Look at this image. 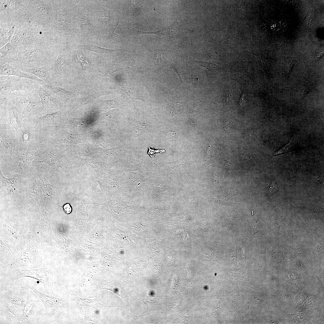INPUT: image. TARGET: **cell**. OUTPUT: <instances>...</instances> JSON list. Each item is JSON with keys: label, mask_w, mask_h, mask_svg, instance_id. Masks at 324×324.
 I'll use <instances>...</instances> for the list:
<instances>
[{"label": "cell", "mask_w": 324, "mask_h": 324, "mask_svg": "<svg viewBox=\"0 0 324 324\" xmlns=\"http://www.w3.org/2000/svg\"><path fill=\"white\" fill-rule=\"evenodd\" d=\"M1 98L6 99L17 107L25 117L30 118L42 114L40 98L34 91H15Z\"/></svg>", "instance_id": "obj_1"}, {"label": "cell", "mask_w": 324, "mask_h": 324, "mask_svg": "<svg viewBox=\"0 0 324 324\" xmlns=\"http://www.w3.org/2000/svg\"><path fill=\"white\" fill-rule=\"evenodd\" d=\"M37 82L13 76L4 75L0 76V96L6 97L15 91L32 90L34 91Z\"/></svg>", "instance_id": "obj_2"}, {"label": "cell", "mask_w": 324, "mask_h": 324, "mask_svg": "<svg viewBox=\"0 0 324 324\" xmlns=\"http://www.w3.org/2000/svg\"><path fill=\"white\" fill-rule=\"evenodd\" d=\"M7 277L11 281H14L23 278L29 277L39 281L46 290L51 289L52 287V276L50 272L45 270L18 271L10 274Z\"/></svg>", "instance_id": "obj_3"}, {"label": "cell", "mask_w": 324, "mask_h": 324, "mask_svg": "<svg viewBox=\"0 0 324 324\" xmlns=\"http://www.w3.org/2000/svg\"><path fill=\"white\" fill-rule=\"evenodd\" d=\"M26 288H9L0 292V303L12 304L23 308L30 295Z\"/></svg>", "instance_id": "obj_4"}, {"label": "cell", "mask_w": 324, "mask_h": 324, "mask_svg": "<svg viewBox=\"0 0 324 324\" xmlns=\"http://www.w3.org/2000/svg\"><path fill=\"white\" fill-rule=\"evenodd\" d=\"M22 308L0 303V323L19 324Z\"/></svg>", "instance_id": "obj_5"}, {"label": "cell", "mask_w": 324, "mask_h": 324, "mask_svg": "<svg viewBox=\"0 0 324 324\" xmlns=\"http://www.w3.org/2000/svg\"><path fill=\"white\" fill-rule=\"evenodd\" d=\"M34 91L39 96L42 105V114L56 108L58 104V100L48 93L38 82L35 86Z\"/></svg>", "instance_id": "obj_6"}, {"label": "cell", "mask_w": 324, "mask_h": 324, "mask_svg": "<svg viewBox=\"0 0 324 324\" xmlns=\"http://www.w3.org/2000/svg\"><path fill=\"white\" fill-rule=\"evenodd\" d=\"M37 304L36 300L30 296L22 309L19 324L32 323L37 310Z\"/></svg>", "instance_id": "obj_7"}, {"label": "cell", "mask_w": 324, "mask_h": 324, "mask_svg": "<svg viewBox=\"0 0 324 324\" xmlns=\"http://www.w3.org/2000/svg\"><path fill=\"white\" fill-rule=\"evenodd\" d=\"M0 75L16 76L19 78L30 79L38 82L40 85L45 83L43 80L38 77L29 75L17 68H13L9 64L0 65Z\"/></svg>", "instance_id": "obj_8"}, {"label": "cell", "mask_w": 324, "mask_h": 324, "mask_svg": "<svg viewBox=\"0 0 324 324\" xmlns=\"http://www.w3.org/2000/svg\"><path fill=\"white\" fill-rule=\"evenodd\" d=\"M38 297L43 303L46 313H49L59 304L61 300L46 295L37 290L32 285L27 286Z\"/></svg>", "instance_id": "obj_9"}, {"label": "cell", "mask_w": 324, "mask_h": 324, "mask_svg": "<svg viewBox=\"0 0 324 324\" xmlns=\"http://www.w3.org/2000/svg\"><path fill=\"white\" fill-rule=\"evenodd\" d=\"M41 85L50 95L52 94L58 99L71 98L76 95L75 93L68 91L57 84L49 85L44 83Z\"/></svg>", "instance_id": "obj_10"}, {"label": "cell", "mask_w": 324, "mask_h": 324, "mask_svg": "<svg viewBox=\"0 0 324 324\" xmlns=\"http://www.w3.org/2000/svg\"><path fill=\"white\" fill-rule=\"evenodd\" d=\"M20 71L32 74L42 80L45 83L51 85V73L52 69L49 66L32 68H23Z\"/></svg>", "instance_id": "obj_11"}, {"label": "cell", "mask_w": 324, "mask_h": 324, "mask_svg": "<svg viewBox=\"0 0 324 324\" xmlns=\"http://www.w3.org/2000/svg\"><path fill=\"white\" fill-rule=\"evenodd\" d=\"M67 64L64 55L62 52L59 53L55 61L53 73L51 74V81L53 80L59 79L63 76L67 72Z\"/></svg>", "instance_id": "obj_12"}, {"label": "cell", "mask_w": 324, "mask_h": 324, "mask_svg": "<svg viewBox=\"0 0 324 324\" xmlns=\"http://www.w3.org/2000/svg\"><path fill=\"white\" fill-rule=\"evenodd\" d=\"M38 176L41 182L44 203L46 204H49L52 200L54 186L50 184L42 175L39 174Z\"/></svg>", "instance_id": "obj_13"}, {"label": "cell", "mask_w": 324, "mask_h": 324, "mask_svg": "<svg viewBox=\"0 0 324 324\" xmlns=\"http://www.w3.org/2000/svg\"><path fill=\"white\" fill-rule=\"evenodd\" d=\"M61 112H56L52 113L45 114L42 116L36 117L35 119V122L37 124L41 126H47L52 124L60 116Z\"/></svg>", "instance_id": "obj_14"}, {"label": "cell", "mask_w": 324, "mask_h": 324, "mask_svg": "<svg viewBox=\"0 0 324 324\" xmlns=\"http://www.w3.org/2000/svg\"><path fill=\"white\" fill-rule=\"evenodd\" d=\"M0 179L2 184L5 188L8 193L13 192L15 190L16 182L14 177L11 178H6L3 175L0 170Z\"/></svg>", "instance_id": "obj_15"}, {"label": "cell", "mask_w": 324, "mask_h": 324, "mask_svg": "<svg viewBox=\"0 0 324 324\" xmlns=\"http://www.w3.org/2000/svg\"><path fill=\"white\" fill-rule=\"evenodd\" d=\"M77 47L80 49L94 51L101 54L111 52L115 51V50L106 49L92 45L78 44L77 45Z\"/></svg>", "instance_id": "obj_16"}, {"label": "cell", "mask_w": 324, "mask_h": 324, "mask_svg": "<svg viewBox=\"0 0 324 324\" xmlns=\"http://www.w3.org/2000/svg\"><path fill=\"white\" fill-rule=\"evenodd\" d=\"M38 148V146H31L28 148L23 157L22 162L24 164H28L32 160Z\"/></svg>", "instance_id": "obj_17"}, {"label": "cell", "mask_w": 324, "mask_h": 324, "mask_svg": "<svg viewBox=\"0 0 324 324\" xmlns=\"http://www.w3.org/2000/svg\"><path fill=\"white\" fill-rule=\"evenodd\" d=\"M295 141V138L293 136L289 142L284 147L282 148L274 153V155L277 156L290 152L293 148Z\"/></svg>", "instance_id": "obj_18"}, {"label": "cell", "mask_w": 324, "mask_h": 324, "mask_svg": "<svg viewBox=\"0 0 324 324\" xmlns=\"http://www.w3.org/2000/svg\"><path fill=\"white\" fill-rule=\"evenodd\" d=\"M2 147L4 151L11 154L15 149L14 143L13 140L11 138H6L3 141Z\"/></svg>", "instance_id": "obj_19"}, {"label": "cell", "mask_w": 324, "mask_h": 324, "mask_svg": "<svg viewBox=\"0 0 324 324\" xmlns=\"http://www.w3.org/2000/svg\"><path fill=\"white\" fill-rule=\"evenodd\" d=\"M194 62L200 64L201 66L206 68L208 70L214 71L219 69L221 67L219 66L216 64L211 62H203L195 59Z\"/></svg>", "instance_id": "obj_20"}, {"label": "cell", "mask_w": 324, "mask_h": 324, "mask_svg": "<svg viewBox=\"0 0 324 324\" xmlns=\"http://www.w3.org/2000/svg\"><path fill=\"white\" fill-rule=\"evenodd\" d=\"M28 200L31 202H38V193L36 188L32 187L29 190Z\"/></svg>", "instance_id": "obj_21"}, {"label": "cell", "mask_w": 324, "mask_h": 324, "mask_svg": "<svg viewBox=\"0 0 324 324\" xmlns=\"http://www.w3.org/2000/svg\"><path fill=\"white\" fill-rule=\"evenodd\" d=\"M188 82L195 88L199 87L201 85L198 78L195 76H192L191 78L188 80Z\"/></svg>", "instance_id": "obj_22"}, {"label": "cell", "mask_w": 324, "mask_h": 324, "mask_svg": "<svg viewBox=\"0 0 324 324\" xmlns=\"http://www.w3.org/2000/svg\"><path fill=\"white\" fill-rule=\"evenodd\" d=\"M183 104L182 102H178L174 104L170 103V105L174 109L175 112H178L183 110Z\"/></svg>", "instance_id": "obj_23"}, {"label": "cell", "mask_w": 324, "mask_h": 324, "mask_svg": "<svg viewBox=\"0 0 324 324\" xmlns=\"http://www.w3.org/2000/svg\"><path fill=\"white\" fill-rule=\"evenodd\" d=\"M291 316L295 318L297 322H301L305 318L306 316V313H303L298 314H291Z\"/></svg>", "instance_id": "obj_24"}, {"label": "cell", "mask_w": 324, "mask_h": 324, "mask_svg": "<svg viewBox=\"0 0 324 324\" xmlns=\"http://www.w3.org/2000/svg\"><path fill=\"white\" fill-rule=\"evenodd\" d=\"M31 136V135L29 131H26L24 132L22 136L23 141L26 143L29 142L30 141Z\"/></svg>", "instance_id": "obj_25"}, {"label": "cell", "mask_w": 324, "mask_h": 324, "mask_svg": "<svg viewBox=\"0 0 324 324\" xmlns=\"http://www.w3.org/2000/svg\"><path fill=\"white\" fill-rule=\"evenodd\" d=\"M64 212L67 214H70L72 211V208L69 203H67L63 206Z\"/></svg>", "instance_id": "obj_26"}, {"label": "cell", "mask_w": 324, "mask_h": 324, "mask_svg": "<svg viewBox=\"0 0 324 324\" xmlns=\"http://www.w3.org/2000/svg\"><path fill=\"white\" fill-rule=\"evenodd\" d=\"M246 93L244 91H243L239 101L240 105H241L242 104L246 101Z\"/></svg>", "instance_id": "obj_27"}, {"label": "cell", "mask_w": 324, "mask_h": 324, "mask_svg": "<svg viewBox=\"0 0 324 324\" xmlns=\"http://www.w3.org/2000/svg\"><path fill=\"white\" fill-rule=\"evenodd\" d=\"M235 96L233 93L231 91H229L226 95V101L229 100L230 99H234Z\"/></svg>", "instance_id": "obj_28"}, {"label": "cell", "mask_w": 324, "mask_h": 324, "mask_svg": "<svg viewBox=\"0 0 324 324\" xmlns=\"http://www.w3.org/2000/svg\"><path fill=\"white\" fill-rule=\"evenodd\" d=\"M293 67V64H291L287 68V69L285 70L284 73L287 76L289 75Z\"/></svg>", "instance_id": "obj_29"}, {"label": "cell", "mask_w": 324, "mask_h": 324, "mask_svg": "<svg viewBox=\"0 0 324 324\" xmlns=\"http://www.w3.org/2000/svg\"><path fill=\"white\" fill-rule=\"evenodd\" d=\"M173 68L174 69V70L175 71H176V72L177 73V74L178 75V76L179 77V78H180V79L181 80V81H182V76H183V74H182V73L180 72H179V70H178V69H177L176 68L173 67Z\"/></svg>", "instance_id": "obj_30"}, {"label": "cell", "mask_w": 324, "mask_h": 324, "mask_svg": "<svg viewBox=\"0 0 324 324\" xmlns=\"http://www.w3.org/2000/svg\"><path fill=\"white\" fill-rule=\"evenodd\" d=\"M308 90L306 88L304 89L302 91L301 93V96L302 97H304L305 96L306 94L308 93Z\"/></svg>", "instance_id": "obj_31"}]
</instances>
